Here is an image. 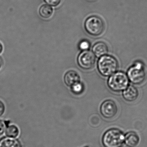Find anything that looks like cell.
Segmentation results:
<instances>
[{
	"instance_id": "cell-13",
	"label": "cell",
	"mask_w": 147,
	"mask_h": 147,
	"mask_svg": "<svg viewBox=\"0 0 147 147\" xmlns=\"http://www.w3.org/2000/svg\"><path fill=\"white\" fill-rule=\"evenodd\" d=\"M53 9L48 4H43L39 9L40 16L44 19H48L52 16Z\"/></svg>"
},
{
	"instance_id": "cell-8",
	"label": "cell",
	"mask_w": 147,
	"mask_h": 147,
	"mask_svg": "<svg viewBox=\"0 0 147 147\" xmlns=\"http://www.w3.org/2000/svg\"><path fill=\"white\" fill-rule=\"evenodd\" d=\"M64 80L67 86L72 87L75 84L80 82V77L77 72L71 70L65 74Z\"/></svg>"
},
{
	"instance_id": "cell-19",
	"label": "cell",
	"mask_w": 147,
	"mask_h": 147,
	"mask_svg": "<svg viewBox=\"0 0 147 147\" xmlns=\"http://www.w3.org/2000/svg\"><path fill=\"white\" fill-rule=\"evenodd\" d=\"M5 111V106L4 103L0 100V117L4 114Z\"/></svg>"
},
{
	"instance_id": "cell-14",
	"label": "cell",
	"mask_w": 147,
	"mask_h": 147,
	"mask_svg": "<svg viewBox=\"0 0 147 147\" xmlns=\"http://www.w3.org/2000/svg\"><path fill=\"white\" fill-rule=\"evenodd\" d=\"M6 134L7 137L16 138L19 135V129L14 125L8 126L6 128Z\"/></svg>"
},
{
	"instance_id": "cell-9",
	"label": "cell",
	"mask_w": 147,
	"mask_h": 147,
	"mask_svg": "<svg viewBox=\"0 0 147 147\" xmlns=\"http://www.w3.org/2000/svg\"><path fill=\"white\" fill-rule=\"evenodd\" d=\"M123 97L125 100L128 102H132L135 101L139 96V93L136 87L130 85L123 91Z\"/></svg>"
},
{
	"instance_id": "cell-1",
	"label": "cell",
	"mask_w": 147,
	"mask_h": 147,
	"mask_svg": "<svg viewBox=\"0 0 147 147\" xmlns=\"http://www.w3.org/2000/svg\"><path fill=\"white\" fill-rule=\"evenodd\" d=\"M118 62L117 59L109 55L101 57L98 63V71L104 77L110 76L115 73L118 69Z\"/></svg>"
},
{
	"instance_id": "cell-10",
	"label": "cell",
	"mask_w": 147,
	"mask_h": 147,
	"mask_svg": "<svg viewBox=\"0 0 147 147\" xmlns=\"http://www.w3.org/2000/svg\"><path fill=\"white\" fill-rule=\"evenodd\" d=\"M92 51L93 53L97 57H100L108 53V48L104 42H99L94 45Z\"/></svg>"
},
{
	"instance_id": "cell-21",
	"label": "cell",
	"mask_w": 147,
	"mask_h": 147,
	"mask_svg": "<svg viewBox=\"0 0 147 147\" xmlns=\"http://www.w3.org/2000/svg\"><path fill=\"white\" fill-rule=\"evenodd\" d=\"M3 51V47L2 44L0 42V55L2 53Z\"/></svg>"
},
{
	"instance_id": "cell-3",
	"label": "cell",
	"mask_w": 147,
	"mask_h": 147,
	"mask_svg": "<svg viewBox=\"0 0 147 147\" xmlns=\"http://www.w3.org/2000/svg\"><path fill=\"white\" fill-rule=\"evenodd\" d=\"M105 25L103 20L98 16H92L87 18L85 23L86 32L93 36L101 35L104 32Z\"/></svg>"
},
{
	"instance_id": "cell-2",
	"label": "cell",
	"mask_w": 147,
	"mask_h": 147,
	"mask_svg": "<svg viewBox=\"0 0 147 147\" xmlns=\"http://www.w3.org/2000/svg\"><path fill=\"white\" fill-rule=\"evenodd\" d=\"M124 140V135L121 131L116 129H112L104 135L102 143L104 147H122Z\"/></svg>"
},
{
	"instance_id": "cell-17",
	"label": "cell",
	"mask_w": 147,
	"mask_h": 147,
	"mask_svg": "<svg viewBox=\"0 0 147 147\" xmlns=\"http://www.w3.org/2000/svg\"><path fill=\"white\" fill-rule=\"evenodd\" d=\"M89 43L86 40H83L80 43L79 45V48L83 51H86L89 47Z\"/></svg>"
},
{
	"instance_id": "cell-11",
	"label": "cell",
	"mask_w": 147,
	"mask_h": 147,
	"mask_svg": "<svg viewBox=\"0 0 147 147\" xmlns=\"http://www.w3.org/2000/svg\"><path fill=\"white\" fill-rule=\"evenodd\" d=\"M140 140L139 136L135 132H129L125 136V143L129 147H136L139 144Z\"/></svg>"
},
{
	"instance_id": "cell-15",
	"label": "cell",
	"mask_w": 147,
	"mask_h": 147,
	"mask_svg": "<svg viewBox=\"0 0 147 147\" xmlns=\"http://www.w3.org/2000/svg\"><path fill=\"white\" fill-rule=\"evenodd\" d=\"M72 90L76 94H79L82 93L83 90V86L80 82L75 84L71 87Z\"/></svg>"
},
{
	"instance_id": "cell-18",
	"label": "cell",
	"mask_w": 147,
	"mask_h": 147,
	"mask_svg": "<svg viewBox=\"0 0 147 147\" xmlns=\"http://www.w3.org/2000/svg\"><path fill=\"white\" fill-rule=\"evenodd\" d=\"M6 128V124L5 122L2 120H0V136L2 135L5 132Z\"/></svg>"
},
{
	"instance_id": "cell-5",
	"label": "cell",
	"mask_w": 147,
	"mask_h": 147,
	"mask_svg": "<svg viewBox=\"0 0 147 147\" xmlns=\"http://www.w3.org/2000/svg\"><path fill=\"white\" fill-rule=\"evenodd\" d=\"M128 77L130 81L135 84H141L146 80L147 73L143 64L141 62L136 63L128 71Z\"/></svg>"
},
{
	"instance_id": "cell-7",
	"label": "cell",
	"mask_w": 147,
	"mask_h": 147,
	"mask_svg": "<svg viewBox=\"0 0 147 147\" xmlns=\"http://www.w3.org/2000/svg\"><path fill=\"white\" fill-rule=\"evenodd\" d=\"M102 115L107 119L114 117L118 112L117 105L113 100H107L104 101L100 108Z\"/></svg>"
},
{
	"instance_id": "cell-12",
	"label": "cell",
	"mask_w": 147,
	"mask_h": 147,
	"mask_svg": "<svg viewBox=\"0 0 147 147\" xmlns=\"http://www.w3.org/2000/svg\"><path fill=\"white\" fill-rule=\"evenodd\" d=\"M0 147H21L20 142L14 138L4 137L0 140Z\"/></svg>"
},
{
	"instance_id": "cell-16",
	"label": "cell",
	"mask_w": 147,
	"mask_h": 147,
	"mask_svg": "<svg viewBox=\"0 0 147 147\" xmlns=\"http://www.w3.org/2000/svg\"><path fill=\"white\" fill-rule=\"evenodd\" d=\"M44 1L48 5H51L53 7H57L58 6L62 1V0H44Z\"/></svg>"
},
{
	"instance_id": "cell-6",
	"label": "cell",
	"mask_w": 147,
	"mask_h": 147,
	"mask_svg": "<svg viewBox=\"0 0 147 147\" xmlns=\"http://www.w3.org/2000/svg\"><path fill=\"white\" fill-rule=\"evenodd\" d=\"M95 54L91 52L84 51L80 53L78 57L79 66L84 69L89 70L94 67L96 63Z\"/></svg>"
},
{
	"instance_id": "cell-20",
	"label": "cell",
	"mask_w": 147,
	"mask_h": 147,
	"mask_svg": "<svg viewBox=\"0 0 147 147\" xmlns=\"http://www.w3.org/2000/svg\"><path fill=\"white\" fill-rule=\"evenodd\" d=\"M3 64H4V60L2 57L0 56V70L3 66Z\"/></svg>"
},
{
	"instance_id": "cell-4",
	"label": "cell",
	"mask_w": 147,
	"mask_h": 147,
	"mask_svg": "<svg viewBox=\"0 0 147 147\" xmlns=\"http://www.w3.org/2000/svg\"><path fill=\"white\" fill-rule=\"evenodd\" d=\"M129 83V78L126 74L119 71L114 74L109 78L108 85L112 90L119 92L125 90Z\"/></svg>"
}]
</instances>
